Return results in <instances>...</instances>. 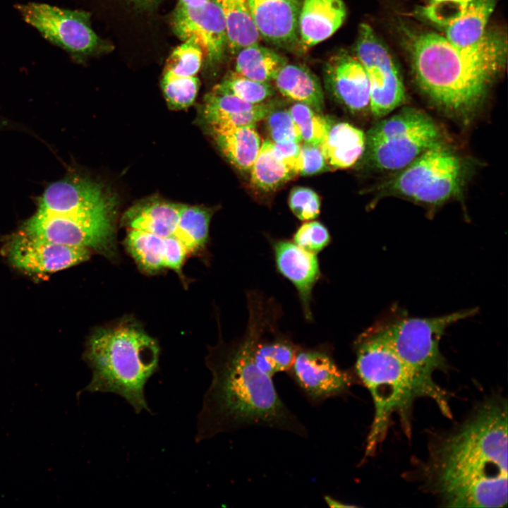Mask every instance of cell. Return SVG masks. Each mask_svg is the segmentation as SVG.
I'll use <instances>...</instances> for the list:
<instances>
[{
	"instance_id": "6da1fadb",
	"label": "cell",
	"mask_w": 508,
	"mask_h": 508,
	"mask_svg": "<svg viewBox=\"0 0 508 508\" xmlns=\"http://www.w3.org/2000/svg\"><path fill=\"white\" fill-rule=\"evenodd\" d=\"M247 332L237 343L214 351L207 360L212 379L198 416L195 440L258 426L306 437L307 430L278 394L272 377L255 364L253 353L267 320L261 300L249 299Z\"/></svg>"
},
{
	"instance_id": "7a4b0ae2",
	"label": "cell",
	"mask_w": 508,
	"mask_h": 508,
	"mask_svg": "<svg viewBox=\"0 0 508 508\" xmlns=\"http://www.w3.org/2000/svg\"><path fill=\"white\" fill-rule=\"evenodd\" d=\"M507 406L485 404L437 447L430 475L447 507L507 504Z\"/></svg>"
},
{
	"instance_id": "3957f363",
	"label": "cell",
	"mask_w": 508,
	"mask_h": 508,
	"mask_svg": "<svg viewBox=\"0 0 508 508\" xmlns=\"http://www.w3.org/2000/svg\"><path fill=\"white\" fill-rule=\"evenodd\" d=\"M505 35L485 32L476 43L459 47L433 32L412 35L411 68L423 93L440 109L468 119L480 107L507 59Z\"/></svg>"
},
{
	"instance_id": "277c9868",
	"label": "cell",
	"mask_w": 508,
	"mask_h": 508,
	"mask_svg": "<svg viewBox=\"0 0 508 508\" xmlns=\"http://www.w3.org/2000/svg\"><path fill=\"white\" fill-rule=\"evenodd\" d=\"M159 348L142 329L130 323L101 328L88 341L84 355L92 370L88 385L77 393L111 392L139 413L151 412L145 386L158 369Z\"/></svg>"
},
{
	"instance_id": "5b68a950",
	"label": "cell",
	"mask_w": 508,
	"mask_h": 508,
	"mask_svg": "<svg viewBox=\"0 0 508 508\" xmlns=\"http://www.w3.org/2000/svg\"><path fill=\"white\" fill-rule=\"evenodd\" d=\"M355 371L368 389L374 416L365 456L373 455L384 440L393 413L401 416L406 432L414 399L425 397L415 377L377 329L363 334L356 343Z\"/></svg>"
},
{
	"instance_id": "8992f818",
	"label": "cell",
	"mask_w": 508,
	"mask_h": 508,
	"mask_svg": "<svg viewBox=\"0 0 508 508\" xmlns=\"http://www.w3.org/2000/svg\"><path fill=\"white\" fill-rule=\"evenodd\" d=\"M476 312L471 309L435 318H406L377 329L411 370L425 397L434 400L447 417H451L448 399L433 377L435 371L447 367L440 341L449 326Z\"/></svg>"
},
{
	"instance_id": "52a82bcc",
	"label": "cell",
	"mask_w": 508,
	"mask_h": 508,
	"mask_svg": "<svg viewBox=\"0 0 508 508\" xmlns=\"http://www.w3.org/2000/svg\"><path fill=\"white\" fill-rule=\"evenodd\" d=\"M442 138L440 128L429 116L405 107L369 129L363 156L374 169L399 171Z\"/></svg>"
},
{
	"instance_id": "ba28073f",
	"label": "cell",
	"mask_w": 508,
	"mask_h": 508,
	"mask_svg": "<svg viewBox=\"0 0 508 508\" xmlns=\"http://www.w3.org/2000/svg\"><path fill=\"white\" fill-rule=\"evenodd\" d=\"M464 160L442 141L428 148L381 186L383 193L428 205H440L461 190Z\"/></svg>"
},
{
	"instance_id": "9c48e42d",
	"label": "cell",
	"mask_w": 508,
	"mask_h": 508,
	"mask_svg": "<svg viewBox=\"0 0 508 508\" xmlns=\"http://www.w3.org/2000/svg\"><path fill=\"white\" fill-rule=\"evenodd\" d=\"M15 6L25 23L76 62H83L109 50L110 45L94 31L90 15L85 11L39 2Z\"/></svg>"
},
{
	"instance_id": "30bf717a",
	"label": "cell",
	"mask_w": 508,
	"mask_h": 508,
	"mask_svg": "<svg viewBox=\"0 0 508 508\" xmlns=\"http://www.w3.org/2000/svg\"><path fill=\"white\" fill-rule=\"evenodd\" d=\"M114 210L85 215L37 211L24 224L23 231L48 241L114 255Z\"/></svg>"
},
{
	"instance_id": "8fae6325",
	"label": "cell",
	"mask_w": 508,
	"mask_h": 508,
	"mask_svg": "<svg viewBox=\"0 0 508 508\" xmlns=\"http://www.w3.org/2000/svg\"><path fill=\"white\" fill-rule=\"evenodd\" d=\"M356 52L368 75L370 111L381 119L406 100L400 73L387 48L368 24L359 27Z\"/></svg>"
},
{
	"instance_id": "7c38bea8",
	"label": "cell",
	"mask_w": 508,
	"mask_h": 508,
	"mask_svg": "<svg viewBox=\"0 0 508 508\" xmlns=\"http://www.w3.org/2000/svg\"><path fill=\"white\" fill-rule=\"evenodd\" d=\"M306 398L313 404L344 394L352 377L341 370L325 349H298L288 371Z\"/></svg>"
},
{
	"instance_id": "4fadbf2b",
	"label": "cell",
	"mask_w": 508,
	"mask_h": 508,
	"mask_svg": "<svg viewBox=\"0 0 508 508\" xmlns=\"http://www.w3.org/2000/svg\"><path fill=\"white\" fill-rule=\"evenodd\" d=\"M6 250L13 266L37 274L65 270L87 260L90 254L87 248L54 243L23 231L10 238Z\"/></svg>"
},
{
	"instance_id": "5bb4252c",
	"label": "cell",
	"mask_w": 508,
	"mask_h": 508,
	"mask_svg": "<svg viewBox=\"0 0 508 508\" xmlns=\"http://www.w3.org/2000/svg\"><path fill=\"white\" fill-rule=\"evenodd\" d=\"M171 25L182 41L195 40L208 62H219L224 56L227 48L226 28L222 10L214 0L198 7L177 4Z\"/></svg>"
},
{
	"instance_id": "9a60e30c",
	"label": "cell",
	"mask_w": 508,
	"mask_h": 508,
	"mask_svg": "<svg viewBox=\"0 0 508 508\" xmlns=\"http://www.w3.org/2000/svg\"><path fill=\"white\" fill-rule=\"evenodd\" d=\"M114 198L101 185L84 179H67L49 185L38 202L39 210L85 215L114 210Z\"/></svg>"
},
{
	"instance_id": "2e32d148",
	"label": "cell",
	"mask_w": 508,
	"mask_h": 508,
	"mask_svg": "<svg viewBox=\"0 0 508 508\" xmlns=\"http://www.w3.org/2000/svg\"><path fill=\"white\" fill-rule=\"evenodd\" d=\"M325 81L332 95L352 112L370 109V84L363 65L346 52L332 56L324 68Z\"/></svg>"
},
{
	"instance_id": "e0dca14e",
	"label": "cell",
	"mask_w": 508,
	"mask_h": 508,
	"mask_svg": "<svg viewBox=\"0 0 508 508\" xmlns=\"http://www.w3.org/2000/svg\"><path fill=\"white\" fill-rule=\"evenodd\" d=\"M250 16L260 37L288 47L299 41L298 0H248Z\"/></svg>"
},
{
	"instance_id": "ac0fdd59",
	"label": "cell",
	"mask_w": 508,
	"mask_h": 508,
	"mask_svg": "<svg viewBox=\"0 0 508 508\" xmlns=\"http://www.w3.org/2000/svg\"><path fill=\"white\" fill-rule=\"evenodd\" d=\"M279 272L296 288L307 319L311 318V294L320 276L315 254L289 241H277L273 246Z\"/></svg>"
},
{
	"instance_id": "d6986e66",
	"label": "cell",
	"mask_w": 508,
	"mask_h": 508,
	"mask_svg": "<svg viewBox=\"0 0 508 508\" xmlns=\"http://www.w3.org/2000/svg\"><path fill=\"white\" fill-rule=\"evenodd\" d=\"M204 116L212 132L255 126L274 109L272 104H253L213 89L204 100Z\"/></svg>"
},
{
	"instance_id": "ffe728a7",
	"label": "cell",
	"mask_w": 508,
	"mask_h": 508,
	"mask_svg": "<svg viewBox=\"0 0 508 508\" xmlns=\"http://www.w3.org/2000/svg\"><path fill=\"white\" fill-rule=\"evenodd\" d=\"M346 17L342 0H303L298 18L300 44L306 49L327 40L341 26Z\"/></svg>"
},
{
	"instance_id": "44dd1931",
	"label": "cell",
	"mask_w": 508,
	"mask_h": 508,
	"mask_svg": "<svg viewBox=\"0 0 508 508\" xmlns=\"http://www.w3.org/2000/svg\"><path fill=\"white\" fill-rule=\"evenodd\" d=\"M365 147L364 132L346 122L331 125L321 145L328 164L334 169L354 165L363 157Z\"/></svg>"
},
{
	"instance_id": "7402d4cb",
	"label": "cell",
	"mask_w": 508,
	"mask_h": 508,
	"mask_svg": "<svg viewBox=\"0 0 508 508\" xmlns=\"http://www.w3.org/2000/svg\"><path fill=\"white\" fill-rule=\"evenodd\" d=\"M181 207V204L152 200L131 208L123 222L130 229L166 238L174 235Z\"/></svg>"
},
{
	"instance_id": "603a6c76",
	"label": "cell",
	"mask_w": 508,
	"mask_h": 508,
	"mask_svg": "<svg viewBox=\"0 0 508 508\" xmlns=\"http://www.w3.org/2000/svg\"><path fill=\"white\" fill-rule=\"evenodd\" d=\"M284 96L303 103L318 112L324 107V94L317 76L308 68L286 64L274 79Z\"/></svg>"
},
{
	"instance_id": "cb8c5ba5",
	"label": "cell",
	"mask_w": 508,
	"mask_h": 508,
	"mask_svg": "<svg viewBox=\"0 0 508 508\" xmlns=\"http://www.w3.org/2000/svg\"><path fill=\"white\" fill-rule=\"evenodd\" d=\"M222 154L236 168L250 171L261 147L255 126L231 128L213 133Z\"/></svg>"
},
{
	"instance_id": "d4e9b609",
	"label": "cell",
	"mask_w": 508,
	"mask_h": 508,
	"mask_svg": "<svg viewBox=\"0 0 508 508\" xmlns=\"http://www.w3.org/2000/svg\"><path fill=\"white\" fill-rule=\"evenodd\" d=\"M495 5L496 0H473L459 16L445 27V37L459 47L476 43L485 33Z\"/></svg>"
},
{
	"instance_id": "484cf974",
	"label": "cell",
	"mask_w": 508,
	"mask_h": 508,
	"mask_svg": "<svg viewBox=\"0 0 508 508\" xmlns=\"http://www.w3.org/2000/svg\"><path fill=\"white\" fill-rule=\"evenodd\" d=\"M223 13L227 48L236 54L242 48L258 43L260 38L253 22L248 0H214Z\"/></svg>"
},
{
	"instance_id": "4316f807",
	"label": "cell",
	"mask_w": 508,
	"mask_h": 508,
	"mask_svg": "<svg viewBox=\"0 0 508 508\" xmlns=\"http://www.w3.org/2000/svg\"><path fill=\"white\" fill-rule=\"evenodd\" d=\"M236 54L235 72L260 82L274 80L288 64L286 58L258 43L242 48Z\"/></svg>"
},
{
	"instance_id": "83f0119b",
	"label": "cell",
	"mask_w": 508,
	"mask_h": 508,
	"mask_svg": "<svg viewBox=\"0 0 508 508\" xmlns=\"http://www.w3.org/2000/svg\"><path fill=\"white\" fill-rule=\"evenodd\" d=\"M250 171L251 184L262 191L274 190L297 175L276 155L270 140L262 143Z\"/></svg>"
},
{
	"instance_id": "f1b7e54d",
	"label": "cell",
	"mask_w": 508,
	"mask_h": 508,
	"mask_svg": "<svg viewBox=\"0 0 508 508\" xmlns=\"http://www.w3.org/2000/svg\"><path fill=\"white\" fill-rule=\"evenodd\" d=\"M262 337L257 341L253 353L256 365L272 377L276 373L288 372L299 347L286 339L265 341Z\"/></svg>"
},
{
	"instance_id": "f546056e",
	"label": "cell",
	"mask_w": 508,
	"mask_h": 508,
	"mask_svg": "<svg viewBox=\"0 0 508 508\" xmlns=\"http://www.w3.org/2000/svg\"><path fill=\"white\" fill-rule=\"evenodd\" d=\"M211 216L209 209L181 205L174 236L188 253L200 250L207 243Z\"/></svg>"
},
{
	"instance_id": "4dcf8cb0",
	"label": "cell",
	"mask_w": 508,
	"mask_h": 508,
	"mask_svg": "<svg viewBox=\"0 0 508 508\" xmlns=\"http://www.w3.org/2000/svg\"><path fill=\"white\" fill-rule=\"evenodd\" d=\"M126 247L143 270L155 272L164 267V238L153 234L130 229Z\"/></svg>"
},
{
	"instance_id": "1f68e13d",
	"label": "cell",
	"mask_w": 508,
	"mask_h": 508,
	"mask_svg": "<svg viewBox=\"0 0 508 508\" xmlns=\"http://www.w3.org/2000/svg\"><path fill=\"white\" fill-rule=\"evenodd\" d=\"M213 89L253 104L263 103L274 93L269 82L254 80L235 71L229 73Z\"/></svg>"
},
{
	"instance_id": "d6a6232c",
	"label": "cell",
	"mask_w": 508,
	"mask_h": 508,
	"mask_svg": "<svg viewBox=\"0 0 508 508\" xmlns=\"http://www.w3.org/2000/svg\"><path fill=\"white\" fill-rule=\"evenodd\" d=\"M289 111L304 143L321 146L331 126L329 120L309 106L297 102Z\"/></svg>"
},
{
	"instance_id": "836d02e7",
	"label": "cell",
	"mask_w": 508,
	"mask_h": 508,
	"mask_svg": "<svg viewBox=\"0 0 508 508\" xmlns=\"http://www.w3.org/2000/svg\"><path fill=\"white\" fill-rule=\"evenodd\" d=\"M199 44L189 38L177 46L167 58L164 73L180 77L196 76L203 59Z\"/></svg>"
},
{
	"instance_id": "e575fe53",
	"label": "cell",
	"mask_w": 508,
	"mask_h": 508,
	"mask_svg": "<svg viewBox=\"0 0 508 508\" xmlns=\"http://www.w3.org/2000/svg\"><path fill=\"white\" fill-rule=\"evenodd\" d=\"M161 86L169 106L175 109H182L193 103L200 83L197 75L180 77L164 73Z\"/></svg>"
},
{
	"instance_id": "d590c367",
	"label": "cell",
	"mask_w": 508,
	"mask_h": 508,
	"mask_svg": "<svg viewBox=\"0 0 508 508\" xmlns=\"http://www.w3.org/2000/svg\"><path fill=\"white\" fill-rule=\"evenodd\" d=\"M266 128L273 143L302 142L299 130L289 110L272 109L265 117Z\"/></svg>"
},
{
	"instance_id": "8d00e7d4",
	"label": "cell",
	"mask_w": 508,
	"mask_h": 508,
	"mask_svg": "<svg viewBox=\"0 0 508 508\" xmlns=\"http://www.w3.org/2000/svg\"><path fill=\"white\" fill-rule=\"evenodd\" d=\"M473 0H428L421 14L430 21L445 27L459 16Z\"/></svg>"
},
{
	"instance_id": "74e56055",
	"label": "cell",
	"mask_w": 508,
	"mask_h": 508,
	"mask_svg": "<svg viewBox=\"0 0 508 508\" xmlns=\"http://www.w3.org/2000/svg\"><path fill=\"white\" fill-rule=\"evenodd\" d=\"M289 206L300 220H311L315 219L320 213V199L309 188L295 187L289 193Z\"/></svg>"
},
{
	"instance_id": "f35d334b",
	"label": "cell",
	"mask_w": 508,
	"mask_h": 508,
	"mask_svg": "<svg viewBox=\"0 0 508 508\" xmlns=\"http://www.w3.org/2000/svg\"><path fill=\"white\" fill-rule=\"evenodd\" d=\"M330 236L321 223L313 221L302 224L294 236V241L303 249L316 254L327 246Z\"/></svg>"
},
{
	"instance_id": "ab89813d",
	"label": "cell",
	"mask_w": 508,
	"mask_h": 508,
	"mask_svg": "<svg viewBox=\"0 0 508 508\" xmlns=\"http://www.w3.org/2000/svg\"><path fill=\"white\" fill-rule=\"evenodd\" d=\"M328 163L321 146L301 145V167L299 174L312 176L328 169Z\"/></svg>"
},
{
	"instance_id": "60d3db41",
	"label": "cell",
	"mask_w": 508,
	"mask_h": 508,
	"mask_svg": "<svg viewBox=\"0 0 508 508\" xmlns=\"http://www.w3.org/2000/svg\"><path fill=\"white\" fill-rule=\"evenodd\" d=\"M188 253L183 243L174 235L164 238V267L180 272Z\"/></svg>"
},
{
	"instance_id": "b9f144b4",
	"label": "cell",
	"mask_w": 508,
	"mask_h": 508,
	"mask_svg": "<svg viewBox=\"0 0 508 508\" xmlns=\"http://www.w3.org/2000/svg\"><path fill=\"white\" fill-rule=\"evenodd\" d=\"M276 155L295 174L301 167V144L296 141L273 143Z\"/></svg>"
},
{
	"instance_id": "7bdbcfd3",
	"label": "cell",
	"mask_w": 508,
	"mask_h": 508,
	"mask_svg": "<svg viewBox=\"0 0 508 508\" xmlns=\"http://www.w3.org/2000/svg\"><path fill=\"white\" fill-rule=\"evenodd\" d=\"M325 500L326 503L331 507H355L354 505L344 504L342 502L335 500L329 495L325 496Z\"/></svg>"
},
{
	"instance_id": "ee69618b",
	"label": "cell",
	"mask_w": 508,
	"mask_h": 508,
	"mask_svg": "<svg viewBox=\"0 0 508 508\" xmlns=\"http://www.w3.org/2000/svg\"><path fill=\"white\" fill-rule=\"evenodd\" d=\"M140 8H147L158 4L161 0H128Z\"/></svg>"
},
{
	"instance_id": "f6af8a7d",
	"label": "cell",
	"mask_w": 508,
	"mask_h": 508,
	"mask_svg": "<svg viewBox=\"0 0 508 508\" xmlns=\"http://www.w3.org/2000/svg\"><path fill=\"white\" fill-rule=\"evenodd\" d=\"M209 0H179L178 4L190 7H198L205 4Z\"/></svg>"
}]
</instances>
